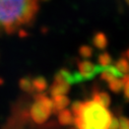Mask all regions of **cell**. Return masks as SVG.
I'll return each mask as SVG.
<instances>
[{
	"label": "cell",
	"mask_w": 129,
	"mask_h": 129,
	"mask_svg": "<svg viewBox=\"0 0 129 129\" xmlns=\"http://www.w3.org/2000/svg\"><path fill=\"white\" fill-rule=\"evenodd\" d=\"M73 124L77 129H108L113 114L92 100L81 102L73 114Z\"/></svg>",
	"instance_id": "2"
},
{
	"label": "cell",
	"mask_w": 129,
	"mask_h": 129,
	"mask_svg": "<svg viewBox=\"0 0 129 129\" xmlns=\"http://www.w3.org/2000/svg\"><path fill=\"white\" fill-rule=\"evenodd\" d=\"M91 100L94 101L95 103H98L100 105H102L105 108H109L111 106V96L108 92L101 90L99 88H93L91 91Z\"/></svg>",
	"instance_id": "5"
},
{
	"label": "cell",
	"mask_w": 129,
	"mask_h": 129,
	"mask_svg": "<svg viewBox=\"0 0 129 129\" xmlns=\"http://www.w3.org/2000/svg\"><path fill=\"white\" fill-rule=\"evenodd\" d=\"M39 0H0V35L23 30L34 22Z\"/></svg>",
	"instance_id": "1"
},
{
	"label": "cell",
	"mask_w": 129,
	"mask_h": 129,
	"mask_svg": "<svg viewBox=\"0 0 129 129\" xmlns=\"http://www.w3.org/2000/svg\"><path fill=\"white\" fill-rule=\"evenodd\" d=\"M78 53H79V55H80L83 59H86V60H87L88 58H90V57L92 56V54H93V49H92L90 46H88V45H82V46L79 47Z\"/></svg>",
	"instance_id": "16"
},
{
	"label": "cell",
	"mask_w": 129,
	"mask_h": 129,
	"mask_svg": "<svg viewBox=\"0 0 129 129\" xmlns=\"http://www.w3.org/2000/svg\"><path fill=\"white\" fill-rule=\"evenodd\" d=\"M69 90H70V84L64 81H57V80H54L52 85L49 88V91H50V94L52 95V98L53 96H57V95H64Z\"/></svg>",
	"instance_id": "6"
},
{
	"label": "cell",
	"mask_w": 129,
	"mask_h": 129,
	"mask_svg": "<svg viewBox=\"0 0 129 129\" xmlns=\"http://www.w3.org/2000/svg\"><path fill=\"white\" fill-rule=\"evenodd\" d=\"M54 80L64 81V82L71 85L74 83V74L67 68H61L54 75Z\"/></svg>",
	"instance_id": "8"
},
{
	"label": "cell",
	"mask_w": 129,
	"mask_h": 129,
	"mask_svg": "<svg viewBox=\"0 0 129 129\" xmlns=\"http://www.w3.org/2000/svg\"><path fill=\"white\" fill-rule=\"evenodd\" d=\"M52 105H53V112L52 113L58 114L60 111L66 109L70 105V99L68 98L66 94L53 96V99H52Z\"/></svg>",
	"instance_id": "7"
},
{
	"label": "cell",
	"mask_w": 129,
	"mask_h": 129,
	"mask_svg": "<svg viewBox=\"0 0 129 129\" xmlns=\"http://www.w3.org/2000/svg\"><path fill=\"white\" fill-rule=\"evenodd\" d=\"M53 112L52 99L44 92L34 95V103L29 108V117L36 124H44Z\"/></svg>",
	"instance_id": "3"
},
{
	"label": "cell",
	"mask_w": 129,
	"mask_h": 129,
	"mask_svg": "<svg viewBox=\"0 0 129 129\" xmlns=\"http://www.w3.org/2000/svg\"><path fill=\"white\" fill-rule=\"evenodd\" d=\"M18 86L24 92H27V93H34L35 92L34 87H33V82H31V78L28 76L21 77L18 80Z\"/></svg>",
	"instance_id": "12"
},
{
	"label": "cell",
	"mask_w": 129,
	"mask_h": 129,
	"mask_svg": "<svg viewBox=\"0 0 129 129\" xmlns=\"http://www.w3.org/2000/svg\"><path fill=\"white\" fill-rule=\"evenodd\" d=\"M123 57H125L126 59H127V61L129 62V48L124 52V54H123Z\"/></svg>",
	"instance_id": "20"
},
{
	"label": "cell",
	"mask_w": 129,
	"mask_h": 129,
	"mask_svg": "<svg viewBox=\"0 0 129 129\" xmlns=\"http://www.w3.org/2000/svg\"><path fill=\"white\" fill-rule=\"evenodd\" d=\"M121 78H122V81L124 83V86H123L124 98L129 102V74H124Z\"/></svg>",
	"instance_id": "17"
},
{
	"label": "cell",
	"mask_w": 129,
	"mask_h": 129,
	"mask_svg": "<svg viewBox=\"0 0 129 129\" xmlns=\"http://www.w3.org/2000/svg\"><path fill=\"white\" fill-rule=\"evenodd\" d=\"M92 45L99 50H105L108 46V38L103 31L95 33L92 38Z\"/></svg>",
	"instance_id": "10"
},
{
	"label": "cell",
	"mask_w": 129,
	"mask_h": 129,
	"mask_svg": "<svg viewBox=\"0 0 129 129\" xmlns=\"http://www.w3.org/2000/svg\"><path fill=\"white\" fill-rule=\"evenodd\" d=\"M31 82H33L34 90L37 91V93L44 92L48 88V82L44 76H37L31 79Z\"/></svg>",
	"instance_id": "11"
},
{
	"label": "cell",
	"mask_w": 129,
	"mask_h": 129,
	"mask_svg": "<svg viewBox=\"0 0 129 129\" xmlns=\"http://www.w3.org/2000/svg\"><path fill=\"white\" fill-rule=\"evenodd\" d=\"M125 2H126V3H127V5L129 6V0H125Z\"/></svg>",
	"instance_id": "21"
},
{
	"label": "cell",
	"mask_w": 129,
	"mask_h": 129,
	"mask_svg": "<svg viewBox=\"0 0 129 129\" xmlns=\"http://www.w3.org/2000/svg\"><path fill=\"white\" fill-rule=\"evenodd\" d=\"M117 70L121 73V74H129V62L127 61V59L125 57H121L119 58L114 65Z\"/></svg>",
	"instance_id": "13"
},
{
	"label": "cell",
	"mask_w": 129,
	"mask_h": 129,
	"mask_svg": "<svg viewBox=\"0 0 129 129\" xmlns=\"http://www.w3.org/2000/svg\"><path fill=\"white\" fill-rule=\"evenodd\" d=\"M77 68L78 73L82 77L83 80H88L93 78L98 73H101L103 71V68L101 65H95L89 60H80L77 62Z\"/></svg>",
	"instance_id": "4"
},
{
	"label": "cell",
	"mask_w": 129,
	"mask_h": 129,
	"mask_svg": "<svg viewBox=\"0 0 129 129\" xmlns=\"http://www.w3.org/2000/svg\"><path fill=\"white\" fill-rule=\"evenodd\" d=\"M124 83L122 81V78H114L110 82H108L109 89L114 93H119L121 90H123Z\"/></svg>",
	"instance_id": "14"
},
{
	"label": "cell",
	"mask_w": 129,
	"mask_h": 129,
	"mask_svg": "<svg viewBox=\"0 0 129 129\" xmlns=\"http://www.w3.org/2000/svg\"><path fill=\"white\" fill-rule=\"evenodd\" d=\"M39 1H40V0H39ZM41 1H49V0H41Z\"/></svg>",
	"instance_id": "22"
},
{
	"label": "cell",
	"mask_w": 129,
	"mask_h": 129,
	"mask_svg": "<svg viewBox=\"0 0 129 129\" xmlns=\"http://www.w3.org/2000/svg\"><path fill=\"white\" fill-rule=\"evenodd\" d=\"M98 62H99V65H101L102 67H107V66L112 65L113 58L108 52H103V53H101L99 55Z\"/></svg>",
	"instance_id": "15"
},
{
	"label": "cell",
	"mask_w": 129,
	"mask_h": 129,
	"mask_svg": "<svg viewBox=\"0 0 129 129\" xmlns=\"http://www.w3.org/2000/svg\"><path fill=\"white\" fill-rule=\"evenodd\" d=\"M58 123L62 126H70L73 124V115L69 109H64L57 114Z\"/></svg>",
	"instance_id": "9"
},
{
	"label": "cell",
	"mask_w": 129,
	"mask_h": 129,
	"mask_svg": "<svg viewBox=\"0 0 129 129\" xmlns=\"http://www.w3.org/2000/svg\"><path fill=\"white\" fill-rule=\"evenodd\" d=\"M119 119V129H129V118L125 116L118 117Z\"/></svg>",
	"instance_id": "18"
},
{
	"label": "cell",
	"mask_w": 129,
	"mask_h": 129,
	"mask_svg": "<svg viewBox=\"0 0 129 129\" xmlns=\"http://www.w3.org/2000/svg\"><path fill=\"white\" fill-rule=\"evenodd\" d=\"M108 129H119V119H118V117H116V116L112 117V120L110 122V125H109Z\"/></svg>",
	"instance_id": "19"
}]
</instances>
